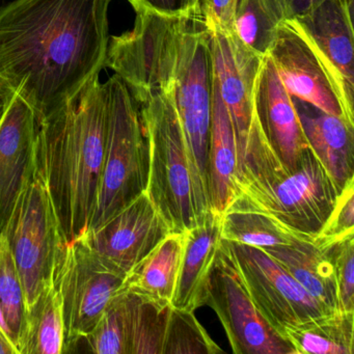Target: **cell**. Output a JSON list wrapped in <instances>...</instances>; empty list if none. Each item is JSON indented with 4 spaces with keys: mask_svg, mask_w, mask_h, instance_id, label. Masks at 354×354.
Listing matches in <instances>:
<instances>
[{
    "mask_svg": "<svg viewBox=\"0 0 354 354\" xmlns=\"http://www.w3.org/2000/svg\"><path fill=\"white\" fill-rule=\"evenodd\" d=\"M113 0H13L0 8V86L45 119L106 68Z\"/></svg>",
    "mask_w": 354,
    "mask_h": 354,
    "instance_id": "1",
    "label": "cell"
},
{
    "mask_svg": "<svg viewBox=\"0 0 354 354\" xmlns=\"http://www.w3.org/2000/svg\"><path fill=\"white\" fill-rule=\"evenodd\" d=\"M107 95L95 76L73 100L37 121L34 171L43 180L66 241L88 232L104 159Z\"/></svg>",
    "mask_w": 354,
    "mask_h": 354,
    "instance_id": "2",
    "label": "cell"
},
{
    "mask_svg": "<svg viewBox=\"0 0 354 354\" xmlns=\"http://www.w3.org/2000/svg\"><path fill=\"white\" fill-rule=\"evenodd\" d=\"M131 95L149 142L147 194L171 233H185L203 223L210 205L188 151L173 97L161 91Z\"/></svg>",
    "mask_w": 354,
    "mask_h": 354,
    "instance_id": "3",
    "label": "cell"
},
{
    "mask_svg": "<svg viewBox=\"0 0 354 354\" xmlns=\"http://www.w3.org/2000/svg\"><path fill=\"white\" fill-rule=\"evenodd\" d=\"M104 86L106 142L96 207L88 230L100 227L146 192L149 182V142L138 104L125 82L115 74Z\"/></svg>",
    "mask_w": 354,
    "mask_h": 354,
    "instance_id": "4",
    "label": "cell"
},
{
    "mask_svg": "<svg viewBox=\"0 0 354 354\" xmlns=\"http://www.w3.org/2000/svg\"><path fill=\"white\" fill-rule=\"evenodd\" d=\"M238 189L277 221L314 237L341 192L310 147L292 169L281 165L265 177L238 184Z\"/></svg>",
    "mask_w": 354,
    "mask_h": 354,
    "instance_id": "5",
    "label": "cell"
},
{
    "mask_svg": "<svg viewBox=\"0 0 354 354\" xmlns=\"http://www.w3.org/2000/svg\"><path fill=\"white\" fill-rule=\"evenodd\" d=\"M3 234L21 279L28 315L53 281L57 250L66 241L48 189L35 171L16 201Z\"/></svg>",
    "mask_w": 354,
    "mask_h": 354,
    "instance_id": "6",
    "label": "cell"
},
{
    "mask_svg": "<svg viewBox=\"0 0 354 354\" xmlns=\"http://www.w3.org/2000/svg\"><path fill=\"white\" fill-rule=\"evenodd\" d=\"M125 277L99 257L84 238L61 244L53 281L63 296L64 353L92 333L111 300L123 291Z\"/></svg>",
    "mask_w": 354,
    "mask_h": 354,
    "instance_id": "7",
    "label": "cell"
},
{
    "mask_svg": "<svg viewBox=\"0 0 354 354\" xmlns=\"http://www.w3.org/2000/svg\"><path fill=\"white\" fill-rule=\"evenodd\" d=\"M202 306L215 310L235 354H295L261 314L225 240L205 283Z\"/></svg>",
    "mask_w": 354,
    "mask_h": 354,
    "instance_id": "8",
    "label": "cell"
},
{
    "mask_svg": "<svg viewBox=\"0 0 354 354\" xmlns=\"http://www.w3.org/2000/svg\"><path fill=\"white\" fill-rule=\"evenodd\" d=\"M225 242L254 304L281 337L288 326L335 312L315 299L264 250Z\"/></svg>",
    "mask_w": 354,
    "mask_h": 354,
    "instance_id": "9",
    "label": "cell"
},
{
    "mask_svg": "<svg viewBox=\"0 0 354 354\" xmlns=\"http://www.w3.org/2000/svg\"><path fill=\"white\" fill-rule=\"evenodd\" d=\"M171 233L145 192L100 227L88 230L80 237L99 257L126 277Z\"/></svg>",
    "mask_w": 354,
    "mask_h": 354,
    "instance_id": "10",
    "label": "cell"
},
{
    "mask_svg": "<svg viewBox=\"0 0 354 354\" xmlns=\"http://www.w3.org/2000/svg\"><path fill=\"white\" fill-rule=\"evenodd\" d=\"M353 0H323L294 18L337 86L348 121L354 125Z\"/></svg>",
    "mask_w": 354,
    "mask_h": 354,
    "instance_id": "11",
    "label": "cell"
},
{
    "mask_svg": "<svg viewBox=\"0 0 354 354\" xmlns=\"http://www.w3.org/2000/svg\"><path fill=\"white\" fill-rule=\"evenodd\" d=\"M268 55L290 96L351 124L335 82L293 20H285L279 26Z\"/></svg>",
    "mask_w": 354,
    "mask_h": 354,
    "instance_id": "12",
    "label": "cell"
},
{
    "mask_svg": "<svg viewBox=\"0 0 354 354\" xmlns=\"http://www.w3.org/2000/svg\"><path fill=\"white\" fill-rule=\"evenodd\" d=\"M214 80L233 123L238 162L254 126V91L263 57L241 42L235 32H213Z\"/></svg>",
    "mask_w": 354,
    "mask_h": 354,
    "instance_id": "13",
    "label": "cell"
},
{
    "mask_svg": "<svg viewBox=\"0 0 354 354\" xmlns=\"http://www.w3.org/2000/svg\"><path fill=\"white\" fill-rule=\"evenodd\" d=\"M37 119L34 109L14 94L0 119V234L34 173Z\"/></svg>",
    "mask_w": 354,
    "mask_h": 354,
    "instance_id": "14",
    "label": "cell"
},
{
    "mask_svg": "<svg viewBox=\"0 0 354 354\" xmlns=\"http://www.w3.org/2000/svg\"><path fill=\"white\" fill-rule=\"evenodd\" d=\"M254 113L259 127L286 169L295 167L308 144L293 100L283 86L268 55L263 57L254 91Z\"/></svg>",
    "mask_w": 354,
    "mask_h": 354,
    "instance_id": "15",
    "label": "cell"
},
{
    "mask_svg": "<svg viewBox=\"0 0 354 354\" xmlns=\"http://www.w3.org/2000/svg\"><path fill=\"white\" fill-rule=\"evenodd\" d=\"M292 100L308 146L343 189L354 178V126L306 101Z\"/></svg>",
    "mask_w": 354,
    "mask_h": 354,
    "instance_id": "16",
    "label": "cell"
},
{
    "mask_svg": "<svg viewBox=\"0 0 354 354\" xmlns=\"http://www.w3.org/2000/svg\"><path fill=\"white\" fill-rule=\"evenodd\" d=\"M238 156L235 132L213 77L212 113L207 157V190L210 211L221 215L237 196Z\"/></svg>",
    "mask_w": 354,
    "mask_h": 354,
    "instance_id": "17",
    "label": "cell"
},
{
    "mask_svg": "<svg viewBox=\"0 0 354 354\" xmlns=\"http://www.w3.org/2000/svg\"><path fill=\"white\" fill-rule=\"evenodd\" d=\"M221 215L209 211L203 223L185 232L183 254L171 306L194 312L202 306L205 283L221 245Z\"/></svg>",
    "mask_w": 354,
    "mask_h": 354,
    "instance_id": "18",
    "label": "cell"
},
{
    "mask_svg": "<svg viewBox=\"0 0 354 354\" xmlns=\"http://www.w3.org/2000/svg\"><path fill=\"white\" fill-rule=\"evenodd\" d=\"M315 299L331 310H339L335 268L315 239H297L286 245L263 248Z\"/></svg>",
    "mask_w": 354,
    "mask_h": 354,
    "instance_id": "19",
    "label": "cell"
},
{
    "mask_svg": "<svg viewBox=\"0 0 354 354\" xmlns=\"http://www.w3.org/2000/svg\"><path fill=\"white\" fill-rule=\"evenodd\" d=\"M221 238L227 241L263 248L286 245L297 239H315L281 223L242 192L221 214Z\"/></svg>",
    "mask_w": 354,
    "mask_h": 354,
    "instance_id": "20",
    "label": "cell"
},
{
    "mask_svg": "<svg viewBox=\"0 0 354 354\" xmlns=\"http://www.w3.org/2000/svg\"><path fill=\"white\" fill-rule=\"evenodd\" d=\"M185 233H171L126 275L124 290L171 304L177 285Z\"/></svg>",
    "mask_w": 354,
    "mask_h": 354,
    "instance_id": "21",
    "label": "cell"
},
{
    "mask_svg": "<svg viewBox=\"0 0 354 354\" xmlns=\"http://www.w3.org/2000/svg\"><path fill=\"white\" fill-rule=\"evenodd\" d=\"M127 354H162L171 304L120 293Z\"/></svg>",
    "mask_w": 354,
    "mask_h": 354,
    "instance_id": "22",
    "label": "cell"
},
{
    "mask_svg": "<svg viewBox=\"0 0 354 354\" xmlns=\"http://www.w3.org/2000/svg\"><path fill=\"white\" fill-rule=\"evenodd\" d=\"M295 354H353L354 312L335 310L285 328Z\"/></svg>",
    "mask_w": 354,
    "mask_h": 354,
    "instance_id": "23",
    "label": "cell"
},
{
    "mask_svg": "<svg viewBox=\"0 0 354 354\" xmlns=\"http://www.w3.org/2000/svg\"><path fill=\"white\" fill-rule=\"evenodd\" d=\"M64 346L63 296L53 281L28 314L19 354L64 353Z\"/></svg>",
    "mask_w": 354,
    "mask_h": 354,
    "instance_id": "24",
    "label": "cell"
},
{
    "mask_svg": "<svg viewBox=\"0 0 354 354\" xmlns=\"http://www.w3.org/2000/svg\"><path fill=\"white\" fill-rule=\"evenodd\" d=\"M285 20V0H238L234 32L248 48L264 57Z\"/></svg>",
    "mask_w": 354,
    "mask_h": 354,
    "instance_id": "25",
    "label": "cell"
},
{
    "mask_svg": "<svg viewBox=\"0 0 354 354\" xmlns=\"http://www.w3.org/2000/svg\"><path fill=\"white\" fill-rule=\"evenodd\" d=\"M0 308L17 354L28 325L21 279L5 234H0Z\"/></svg>",
    "mask_w": 354,
    "mask_h": 354,
    "instance_id": "26",
    "label": "cell"
},
{
    "mask_svg": "<svg viewBox=\"0 0 354 354\" xmlns=\"http://www.w3.org/2000/svg\"><path fill=\"white\" fill-rule=\"evenodd\" d=\"M223 349L211 339L194 312L171 306L162 354H216Z\"/></svg>",
    "mask_w": 354,
    "mask_h": 354,
    "instance_id": "27",
    "label": "cell"
},
{
    "mask_svg": "<svg viewBox=\"0 0 354 354\" xmlns=\"http://www.w3.org/2000/svg\"><path fill=\"white\" fill-rule=\"evenodd\" d=\"M120 293L111 300L92 333L82 341L86 342L91 352L127 354Z\"/></svg>",
    "mask_w": 354,
    "mask_h": 354,
    "instance_id": "28",
    "label": "cell"
},
{
    "mask_svg": "<svg viewBox=\"0 0 354 354\" xmlns=\"http://www.w3.org/2000/svg\"><path fill=\"white\" fill-rule=\"evenodd\" d=\"M350 237H354V178L339 192L335 207L317 234L315 242L320 248H326Z\"/></svg>",
    "mask_w": 354,
    "mask_h": 354,
    "instance_id": "29",
    "label": "cell"
},
{
    "mask_svg": "<svg viewBox=\"0 0 354 354\" xmlns=\"http://www.w3.org/2000/svg\"><path fill=\"white\" fill-rule=\"evenodd\" d=\"M321 248L327 252L335 268L337 310L354 312V237Z\"/></svg>",
    "mask_w": 354,
    "mask_h": 354,
    "instance_id": "30",
    "label": "cell"
},
{
    "mask_svg": "<svg viewBox=\"0 0 354 354\" xmlns=\"http://www.w3.org/2000/svg\"><path fill=\"white\" fill-rule=\"evenodd\" d=\"M238 0H198V13L213 32H234V18Z\"/></svg>",
    "mask_w": 354,
    "mask_h": 354,
    "instance_id": "31",
    "label": "cell"
},
{
    "mask_svg": "<svg viewBox=\"0 0 354 354\" xmlns=\"http://www.w3.org/2000/svg\"><path fill=\"white\" fill-rule=\"evenodd\" d=\"M133 9H145L167 17L198 13V0H128ZM200 14V13H198Z\"/></svg>",
    "mask_w": 354,
    "mask_h": 354,
    "instance_id": "32",
    "label": "cell"
},
{
    "mask_svg": "<svg viewBox=\"0 0 354 354\" xmlns=\"http://www.w3.org/2000/svg\"><path fill=\"white\" fill-rule=\"evenodd\" d=\"M322 1L323 0H285L288 20L302 15Z\"/></svg>",
    "mask_w": 354,
    "mask_h": 354,
    "instance_id": "33",
    "label": "cell"
},
{
    "mask_svg": "<svg viewBox=\"0 0 354 354\" xmlns=\"http://www.w3.org/2000/svg\"><path fill=\"white\" fill-rule=\"evenodd\" d=\"M12 96H13V93L0 86V119L3 118Z\"/></svg>",
    "mask_w": 354,
    "mask_h": 354,
    "instance_id": "34",
    "label": "cell"
},
{
    "mask_svg": "<svg viewBox=\"0 0 354 354\" xmlns=\"http://www.w3.org/2000/svg\"><path fill=\"white\" fill-rule=\"evenodd\" d=\"M0 354H17L13 344L7 339L1 330H0Z\"/></svg>",
    "mask_w": 354,
    "mask_h": 354,
    "instance_id": "35",
    "label": "cell"
},
{
    "mask_svg": "<svg viewBox=\"0 0 354 354\" xmlns=\"http://www.w3.org/2000/svg\"><path fill=\"white\" fill-rule=\"evenodd\" d=\"M0 330L3 331V335H5L6 337H7V339H9L10 342H11V339H10L9 329H8L7 323H6L5 318H3V312H1V308H0Z\"/></svg>",
    "mask_w": 354,
    "mask_h": 354,
    "instance_id": "36",
    "label": "cell"
}]
</instances>
